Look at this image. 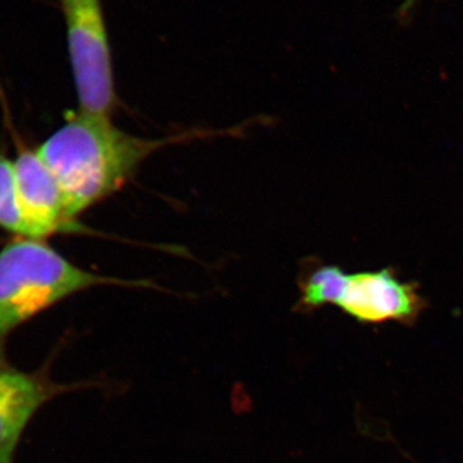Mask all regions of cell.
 Wrapping results in <instances>:
<instances>
[{
  "label": "cell",
  "mask_w": 463,
  "mask_h": 463,
  "mask_svg": "<svg viewBox=\"0 0 463 463\" xmlns=\"http://www.w3.org/2000/svg\"><path fill=\"white\" fill-rule=\"evenodd\" d=\"M103 285L147 286L99 276L67 260L45 241L16 237L0 250V364L21 326L85 289Z\"/></svg>",
  "instance_id": "7a4b0ae2"
},
{
  "label": "cell",
  "mask_w": 463,
  "mask_h": 463,
  "mask_svg": "<svg viewBox=\"0 0 463 463\" xmlns=\"http://www.w3.org/2000/svg\"><path fill=\"white\" fill-rule=\"evenodd\" d=\"M79 111L111 116L118 96L102 0H60Z\"/></svg>",
  "instance_id": "277c9868"
},
{
  "label": "cell",
  "mask_w": 463,
  "mask_h": 463,
  "mask_svg": "<svg viewBox=\"0 0 463 463\" xmlns=\"http://www.w3.org/2000/svg\"><path fill=\"white\" fill-rule=\"evenodd\" d=\"M0 228L16 237H26L25 224L18 205L14 160H9L5 155H0Z\"/></svg>",
  "instance_id": "52a82bcc"
},
{
  "label": "cell",
  "mask_w": 463,
  "mask_h": 463,
  "mask_svg": "<svg viewBox=\"0 0 463 463\" xmlns=\"http://www.w3.org/2000/svg\"><path fill=\"white\" fill-rule=\"evenodd\" d=\"M298 312L336 307L364 326L397 323L413 327L428 310V298L414 281H404L392 267L346 273L332 264L310 268L298 282Z\"/></svg>",
  "instance_id": "3957f363"
},
{
  "label": "cell",
  "mask_w": 463,
  "mask_h": 463,
  "mask_svg": "<svg viewBox=\"0 0 463 463\" xmlns=\"http://www.w3.org/2000/svg\"><path fill=\"white\" fill-rule=\"evenodd\" d=\"M87 386L90 383H57L52 379L50 362L32 373L0 364V463H16L24 434L45 404Z\"/></svg>",
  "instance_id": "5b68a950"
},
{
  "label": "cell",
  "mask_w": 463,
  "mask_h": 463,
  "mask_svg": "<svg viewBox=\"0 0 463 463\" xmlns=\"http://www.w3.org/2000/svg\"><path fill=\"white\" fill-rule=\"evenodd\" d=\"M190 138L148 139L118 129L109 116L72 112L36 149L57 179L70 215L76 219L121 190L143 161L167 145Z\"/></svg>",
  "instance_id": "6da1fadb"
},
{
  "label": "cell",
  "mask_w": 463,
  "mask_h": 463,
  "mask_svg": "<svg viewBox=\"0 0 463 463\" xmlns=\"http://www.w3.org/2000/svg\"><path fill=\"white\" fill-rule=\"evenodd\" d=\"M14 170L26 239L45 241L53 234L80 228L70 215L57 179L36 149H21L14 160Z\"/></svg>",
  "instance_id": "8992f818"
}]
</instances>
